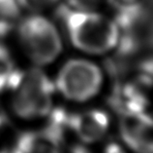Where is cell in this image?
Returning a JSON list of instances; mask_svg holds the SVG:
<instances>
[{"mask_svg":"<svg viewBox=\"0 0 153 153\" xmlns=\"http://www.w3.org/2000/svg\"><path fill=\"white\" fill-rule=\"evenodd\" d=\"M59 16L72 44L88 54L100 55L116 47L118 27L114 20L96 11H82L63 6Z\"/></svg>","mask_w":153,"mask_h":153,"instance_id":"1","label":"cell"},{"mask_svg":"<svg viewBox=\"0 0 153 153\" xmlns=\"http://www.w3.org/2000/svg\"><path fill=\"white\" fill-rule=\"evenodd\" d=\"M9 89L15 92L13 108L19 117L33 118L51 111L53 84L38 68L27 71L17 69Z\"/></svg>","mask_w":153,"mask_h":153,"instance_id":"2","label":"cell"},{"mask_svg":"<svg viewBox=\"0 0 153 153\" xmlns=\"http://www.w3.org/2000/svg\"><path fill=\"white\" fill-rule=\"evenodd\" d=\"M18 33L26 54L40 66L53 62L61 52V40L57 29L49 20L41 16L34 15L23 19Z\"/></svg>","mask_w":153,"mask_h":153,"instance_id":"3","label":"cell"},{"mask_svg":"<svg viewBox=\"0 0 153 153\" xmlns=\"http://www.w3.org/2000/svg\"><path fill=\"white\" fill-rule=\"evenodd\" d=\"M102 72L86 60H71L59 70L56 87L65 98L84 102L95 96L102 84Z\"/></svg>","mask_w":153,"mask_h":153,"instance_id":"4","label":"cell"},{"mask_svg":"<svg viewBox=\"0 0 153 153\" xmlns=\"http://www.w3.org/2000/svg\"><path fill=\"white\" fill-rule=\"evenodd\" d=\"M122 139L139 153L152 152V120L148 114H122L120 121Z\"/></svg>","mask_w":153,"mask_h":153,"instance_id":"5","label":"cell"},{"mask_svg":"<svg viewBox=\"0 0 153 153\" xmlns=\"http://www.w3.org/2000/svg\"><path fill=\"white\" fill-rule=\"evenodd\" d=\"M63 138L62 133L48 125L44 130L22 134L11 153H61Z\"/></svg>","mask_w":153,"mask_h":153,"instance_id":"6","label":"cell"},{"mask_svg":"<svg viewBox=\"0 0 153 153\" xmlns=\"http://www.w3.org/2000/svg\"><path fill=\"white\" fill-rule=\"evenodd\" d=\"M68 126L85 142H93L102 138L108 126V115L100 110L68 115Z\"/></svg>","mask_w":153,"mask_h":153,"instance_id":"7","label":"cell"},{"mask_svg":"<svg viewBox=\"0 0 153 153\" xmlns=\"http://www.w3.org/2000/svg\"><path fill=\"white\" fill-rule=\"evenodd\" d=\"M16 70L9 51L0 43V92L8 89Z\"/></svg>","mask_w":153,"mask_h":153,"instance_id":"8","label":"cell"},{"mask_svg":"<svg viewBox=\"0 0 153 153\" xmlns=\"http://www.w3.org/2000/svg\"><path fill=\"white\" fill-rule=\"evenodd\" d=\"M18 0H0V19L10 21L16 18L19 12Z\"/></svg>","mask_w":153,"mask_h":153,"instance_id":"9","label":"cell"},{"mask_svg":"<svg viewBox=\"0 0 153 153\" xmlns=\"http://www.w3.org/2000/svg\"><path fill=\"white\" fill-rule=\"evenodd\" d=\"M69 7L76 10L95 11L102 5L105 0H67Z\"/></svg>","mask_w":153,"mask_h":153,"instance_id":"10","label":"cell"},{"mask_svg":"<svg viewBox=\"0 0 153 153\" xmlns=\"http://www.w3.org/2000/svg\"><path fill=\"white\" fill-rule=\"evenodd\" d=\"M58 0H18L19 6L31 11H40L52 6Z\"/></svg>","mask_w":153,"mask_h":153,"instance_id":"11","label":"cell"},{"mask_svg":"<svg viewBox=\"0 0 153 153\" xmlns=\"http://www.w3.org/2000/svg\"><path fill=\"white\" fill-rule=\"evenodd\" d=\"M111 2H114L116 8H117L135 5V4L140 3V0H111Z\"/></svg>","mask_w":153,"mask_h":153,"instance_id":"12","label":"cell"},{"mask_svg":"<svg viewBox=\"0 0 153 153\" xmlns=\"http://www.w3.org/2000/svg\"><path fill=\"white\" fill-rule=\"evenodd\" d=\"M105 153H125L122 149V147L118 145L117 143H110L106 147Z\"/></svg>","mask_w":153,"mask_h":153,"instance_id":"13","label":"cell"},{"mask_svg":"<svg viewBox=\"0 0 153 153\" xmlns=\"http://www.w3.org/2000/svg\"><path fill=\"white\" fill-rule=\"evenodd\" d=\"M70 153H90L89 151H88L87 149H85L84 147L82 146H75L72 148V150Z\"/></svg>","mask_w":153,"mask_h":153,"instance_id":"14","label":"cell"},{"mask_svg":"<svg viewBox=\"0 0 153 153\" xmlns=\"http://www.w3.org/2000/svg\"><path fill=\"white\" fill-rule=\"evenodd\" d=\"M0 153H8L6 147H4L1 143H0Z\"/></svg>","mask_w":153,"mask_h":153,"instance_id":"15","label":"cell"},{"mask_svg":"<svg viewBox=\"0 0 153 153\" xmlns=\"http://www.w3.org/2000/svg\"><path fill=\"white\" fill-rule=\"evenodd\" d=\"M3 122H4V118L2 117L1 115H0V128L2 127V125H3Z\"/></svg>","mask_w":153,"mask_h":153,"instance_id":"16","label":"cell"}]
</instances>
